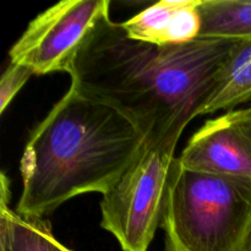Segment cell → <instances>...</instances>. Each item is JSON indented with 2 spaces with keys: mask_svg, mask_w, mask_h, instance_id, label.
<instances>
[{
  "mask_svg": "<svg viewBox=\"0 0 251 251\" xmlns=\"http://www.w3.org/2000/svg\"><path fill=\"white\" fill-rule=\"evenodd\" d=\"M234 42L156 46L130 38L122 22L107 17L83 42L68 74L73 87L124 115L149 145L178 142L200 115Z\"/></svg>",
  "mask_w": 251,
  "mask_h": 251,
  "instance_id": "obj_1",
  "label": "cell"
},
{
  "mask_svg": "<svg viewBox=\"0 0 251 251\" xmlns=\"http://www.w3.org/2000/svg\"><path fill=\"white\" fill-rule=\"evenodd\" d=\"M201 0H162L122 22L127 37L156 46H180L199 38Z\"/></svg>",
  "mask_w": 251,
  "mask_h": 251,
  "instance_id": "obj_7",
  "label": "cell"
},
{
  "mask_svg": "<svg viewBox=\"0 0 251 251\" xmlns=\"http://www.w3.org/2000/svg\"><path fill=\"white\" fill-rule=\"evenodd\" d=\"M0 251H73L51 232L49 221L24 216L0 200Z\"/></svg>",
  "mask_w": 251,
  "mask_h": 251,
  "instance_id": "obj_9",
  "label": "cell"
},
{
  "mask_svg": "<svg viewBox=\"0 0 251 251\" xmlns=\"http://www.w3.org/2000/svg\"><path fill=\"white\" fill-rule=\"evenodd\" d=\"M199 38L242 41L251 38V0H201Z\"/></svg>",
  "mask_w": 251,
  "mask_h": 251,
  "instance_id": "obj_10",
  "label": "cell"
},
{
  "mask_svg": "<svg viewBox=\"0 0 251 251\" xmlns=\"http://www.w3.org/2000/svg\"><path fill=\"white\" fill-rule=\"evenodd\" d=\"M239 251H251V225L249 227V230H248L247 235H245L244 240H243V244L240 247Z\"/></svg>",
  "mask_w": 251,
  "mask_h": 251,
  "instance_id": "obj_12",
  "label": "cell"
},
{
  "mask_svg": "<svg viewBox=\"0 0 251 251\" xmlns=\"http://www.w3.org/2000/svg\"><path fill=\"white\" fill-rule=\"evenodd\" d=\"M251 102V38L235 41L223 60L200 115L233 110Z\"/></svg>",
  "mask_w": 251,
  "mask_h": 251,
  "instance_id": "obj_8",
  "label": "cell"
},
{
  "mask_svg": "<svg viewBox=\"0 0 251 251\" xmlns=\"http://www.w3.org/2000/svg\"><path fill=\"white\" fill-rule=\"evenodd\" d=\"M178 142H146L100 201V227L123 251H147L162 226Z\"/></svg>",
  "mask_w": 251,
  "mask_h": 251,
  "instance_id": "obj_4",
  "label": "cell"
},
{
  "mask_svg": "<svg viewBox=\"0 0 251 251\" xmlns=\"http://www.w3.org/2000/svg\"><path fill=\"white\" fill-rule=\"evenodd\" d=\"M145 145L124 115L70 86L26 142L16 211L44 218L76 196L103 195Z\"/></svg>",
  "mask_w": 251,
  "mask_h": 251,
  "instance_id": "obj_2",
  "label": "cell"
},
{
  "mask_svg": "<svg viewBox=\"0 0 251 251\" xmlns=\"http://www.w3.org/2000/svg\"><path fill=\"white\" fill-rule=\"evenodd\" d=\"M109 0H64L37 15L9 51L33 75L69 73L83 42L109 16Z\"/></svg>",
  "mask_w": 251,
  "mask_h": 251,
  "instance_id": "obj_5",
  "label": "cell"
},
{
  "mask_svg": "<svg viewBox=\"0 0 251 251\" xmlns=\"http://www.w3.org/2000/svg\"><path fill=\"white\" fill-rule=\"evenodd\" d=\"M250 225L251 180L176 159L161 226L166 251H239Z\"/></svg>",
  "mask_w": 251,
  "mask_h": 251,
  "instance_id": "obj_3",
  "label": "cell"
},
{
  "mask_svg": "<svg viewBox=\"0 0 251 251\" xmlns=\"http://www.w3.org/2000/svg\"><path fill=\"white\" fill-rule=\"evenodd\" d=\"M176 159L186 168L251 180V105L207 120Z\"/></svg>",
  "mask_w": 251,
  "mask_h": 251,
  "instance_id": "obj_6",
  "label": "cell"
},
{
  "mask_svg": "<svg viewBox=\"0 0 251 251\" xmlns=\"http://www.w3.org/2000/svg\"><path fill=\"white\" fill-rule=\"evenodd\" d=\"M33 75L29 69L10 63L0 78V114H4L17 93Z\"/></svg>",
  "mask_w": 251,
  "mask_h": 251,
  "instance_id": "obj_11",
  "label": "cell"
}]
</instances>
